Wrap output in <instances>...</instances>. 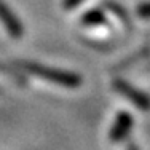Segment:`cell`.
I'll return each mask as SVG.
<instances>
[{"label": "cell", "mask_w": 150, "mask_h": 150, "mask_svg": "<svg viewBox=\"0 0 150 150\" xmlns=\"http://www.w3.org/2000/svg\"><path fill=\"white\" fill-rule=\"evenodd\" d=\"M27 69H29L30 72L40 75V77H45V78L53 80V81H58V83L69 85V86H74V85H77L78 81H80L75 75L58 72V70H51V69H45V67H40V66H27Z\"/></svg>", "instance_id": "6da1fadb"}, {"label": "cell", "mask_w": 150, "mask_h": 150, "mask_svg": "<svg viewBox=\"0 0 150 150\" xmlns=\"http://www.w3.org/2000/svg\"><path fill=\"white\" fill-rule=\"evenodd\" d=\"M0 19H2V23L5 24L6 29L10 32H13L15 35L21 34V26H19V23H18V19L11 15V11H8V8H6L2 2H0Z\"/></svg>", "instance_id": "7a4b0ae2"}, {"label": "cell", "mask_w": 150, "mask_h": 150, "mask_svg": "<svg viewBox=\"0 0 150 150\" xmlns=\"http://www.w3.org/2000/svg\"><path fill=\"white\" fill-rule=\"evenodd\" d=\"M118 86H120L118 90H120L121 93H125V94L131 96V98L134 99L133 102H136V104H137V105H141V107H147V105H149L147 99H145L144 96L141 94V93H139V94H137V93H134L133 90H129L131 86H128V85H125V83H118Z\"/></svg>", "instance_id": "3957f363"}, {"label": "cell", "mask_w": 150, "mask_h": 150, "mask_svg": "<svg viewBox=\"0 0 150 150\" xmlns=\"http://www.w3.org/2000/svg\"><path fill=\"white\" fill-rule=\"evenodd\" d=\"M129 125H131V118L128 115L120 117V118H118V128H115V129H113L112 136H113V137H121L125 133H128Z\"/></svg>", "instance_id": "277c9868"}, {"label": "cell", "mask_w": 150, "mask_h": 150, "mask_svg": "<svg viewBox=\"0 0 150 150\" xmlns=\"http://www.w3.org/2000/svg\"><path fill=\"white\" fill-rule=\"evenodd\" d=\"M77 2H80V0H69V5H74V3H77Z\"/></svg>", "instance_id": "5b68a950"}]
</instances>
